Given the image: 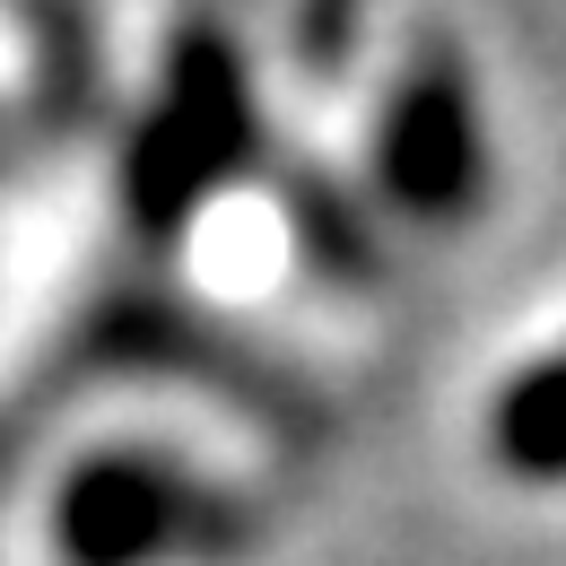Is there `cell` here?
<instances>
[{
  "label": "cell",
  "mask_w": 566,
  "mask_h": 566,
  "mask_svg": "<svg viewBox=\"0 0 566 566\" xmlns=\"http://www.w3.org/2000/svg\"><path fill=\"white\" fill-rule=\"evenodd\" d=\"M262 166V96H253V62L235 53V35L192 18L166 44L157 96L140 105L114 192H123V227L148 253L184 244L218 192H235Z\"/></svg>",
  "instance_id": "obj_1"
},
{
  "label": "cell",
  "mask_w": 566,
  "mask_h": 566,
  "mask_svg": "<svg viewBox=\"0 0 566 566\" xmlns=\"http://www.w3.org/2000/svg\"><path fill=\"white\" fill-rule=\"evenodd\" d=\"M375 201L410 227H462L489 201V114L462 44H419L392 96L375 105V148H366Z\"/></svg>",
  "instance_id": "obj_2"
},
{
  "label": "cell",
  "mask_w": 566,
  "mask_h": 566,
  "mask_svg": "<svg viewBox=\"0 0 566 566\" xmlns=\"http://www.w3.org/2000/svg\"><path fill=\"white\" fill-rule=\"evenodd\" d=\"M210 496L157 444H96L53 489V558L62 566H166L201 532Z\"/></svg>",
  "instance_id": "obj_3"
},
{
  "label": "cell",
  "mask_w": 566,
  "mask_h": 566,
  "mask_svg": "<svg viewBox=\"0 0 566 566\" xmlns=\"http://www.w3.org/2000/svg\"><path fill=\"white\" fill-rule=\"evenodd\" d=\"M489 462L523 489H558L566 480V349L532 357L496 384L489 401Z\"/></svg>",
  "instance_id": "obj_4"
},
{
  "label": "cell",
  "mask_w": 566,
  "mask_h": 566,
  "mask_svg": "<svg viewBox=\"0 0 566 566\" xmlns=\"http://www.w3.org/2000/svg\"><path fill=\"white\" fill-rule=\"evenodd\" d=\"M287 192V227H296V244H305V262L314 271H332V280H366L375 271V227L340 201V184L332 175H280Z\"/></svg>",
  "instance_id": "obj_5"
},
{
  "label": "cell",
  "mask_w": 566,
  "mask_h": 566,
  "mask_svg": "<svg viewBox=\"0 0 566 566\" xmlns=\"http://www.w3.org/2000/svg\"><path fill=\"white\" fill-rule=\"evenodd\" d=\"M349 35H357V18H305V27H296V53H305V62H323V78H340L332 62H340V44H349Z\"/></svg>",
  "instance_id": "obj_6"
}]
</instances>
